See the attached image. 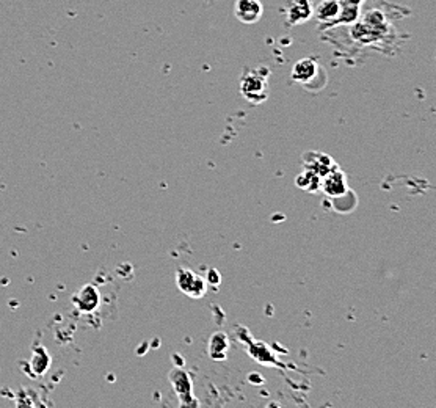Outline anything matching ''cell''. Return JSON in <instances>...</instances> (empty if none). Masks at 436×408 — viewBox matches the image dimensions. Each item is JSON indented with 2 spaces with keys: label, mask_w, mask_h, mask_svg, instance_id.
I'll return each mask as SVG.
<instances>
[{
  "label": "cell",
  "mask_w": 436,
  "mask_h": 408,
  "mask_svg": "<svg viewBox=\"0 0 436 408\" xmlns=\"http://www.w3.org/2000/svg\"><path fill=\"white\" fill-rule=\"evenodd\" d=\"M267 76L264 69H246L242 77V93L248 101L259 104L267 99Z\"/></svg>",
  "instance_id": "1"
},
{
  "label": "cell",
  "mask_w": 436,
  "mask_h": 408,
  "mask_svg": "<svg viewBox=\"0 0 436 408\" xmlns=\"http://www.w3.org/2000/svg\"><path fill=\"white\" fill-rule=\"evenodd\" d=\"M292 79L296 83H300V85L314 92V83H317L316 82L317 79L326 80V73L325 68H322V65H320L316 58H301L300 62H296L294 65Z\"/></svg>",
  "instance_id": "2"
},
{
  "label": "cell",
  "mask_w": 436,
  "mask_h": 408,
  "mask_svg": "<svg viewBox=\"0 0 436 408\" xmlns=\"http://www.w3.org/2000/svg\"><path fill=\"white\" fill-rule=\"evenodd\" d=\"M176 284L185 296L192 298H203L208 292V281L199 277L190 269H179L176 272Z\"/></svg>",
  "instance_id": "3"
},
{
  "label": "cell",
  "mask_w": 436,
  "mask_h": 408,
  "mask_svg": "<svg viewBox=\"0 0 436 408\" xmlns=\"http://www.w3.org/2000/svg\"><path fill=\"white\" fill-rule=\"evenodd\" d=\"M169 382L176 391L181 405H196L198 402L193 398V385L190 374L184 369H173L169 372Z\"/></svg>",
  "instance_id": "4"
},
{
  "label": "cell",
  "mask_w": 436,
  "mask_h": 408,
  "mask_svg": "<svg viewBox=\"0 0 436 408\" xmlns=\"http://www.w3.org/2000/svg\"><path fill=\"white\" fill-rule=\"evenodd\" d=\"M320 190H322L326 196L335 198V200L344 196L349 192L345 173L339 170L337 167L333 168L331 171L326 173V175L320 179Z\"/></svg>",
  "instance_id": "5"
},
{
  "label": "cell",
  "mask_w": 436,
  "mask_h": 408,
  "mask_svg": "<svg viewBox=\"0 0 436 408\" xmlns=\"http://www.w3.org/2000/svg\"><path fill=\"white\" fill-rule=\"evenodd\" d=\"M72 303H74L77 306V309L82 311V313H93V311L99 308L101 303L99 291L92 284L83 286L82 289L76 294L74 298H72Z\"/></svg>",
  "instance_id": "6"
},
{
  "label": "cell",
  "mask_w": 436,
  "mask_h": 408,
  "mask_svg": "<svg viewBox=\"0 0 436 408\" xmlns=\"http://www.w3.org/2000/svg\"><path fill=\"white\" fill-rule=\"evenodd\" d=\"M312 11L311 0H289L286 7L287 22L290 26H299V24L310 21Z\"/></svg>",
  "instance_id": "7"
},
{
  "label": "cell",
  "mask_w": 436,
  "mask_h": 408,
  "mask_svg": "<svg viewBox=\"0 0 436 408\" xmlns=\"http://www.w3.org/2000/svg\"><path fill=\"white\" fill-rule=\"evenodd\" d=\"M303 167H305V170L314 173V175H317L320 179H322V176H325L326 173L331 171L333 168L337 165L331 160L330 155L320 154V153H311L303 158Z\"/></svg>",
  "instance_id": "8"
},
{
  "label": "cell",
  "mask_w": 436,
  "mask_h": 408,
  "mask_svg": "<svg viewBox=\"0 0 436 408\" xmlns=\"http://www.w3.org/2000/svg\"><path fill=\"white\" fill-rule=\"evenodd\" d=\"M262 3L259 0H237L234 13L237 19L244 24H254L262 16Z\"/></svg>",
  "instance_id": "9"
},
{
  "label": "cell",
  "mask_w": 436,
  "mask_h": 408,
  "mask_svg": "<svg viewBox=\"0 0 436 408\" xmlns=\"http://www.w3.org/2000/svg\"><path fill=\"white\" fill-rule=\"evenodd\" d=\"M386 35L385 28H378L374 27L371 24L367 22H358L356 26L352 28V37L355 41H358L361 44H371V43H377V41L383 40Z\"/></svg>",
  "instance_id": "10"
},
{
  "label": "cell",
  "mask_w": 436,
  "mask_h": 408,
  "mask_svg": "<svg viewBox=\"0 0 436 408\" xmlns=\"http://www.w3.org/2000/svg\"><path fill=\"white\" fill-rule=\"evenodd\" d=\"M339 13H341L339 0H322L312 11L319 22H337Z\"/></svg>",
  "instance_id": "11"
},
{
  "label": "cell",
  "mask_w": 436,
  "mask_h": 408,
  "mask_svg": "<svg viewBox=\"0 0 436 408\" xmlns=\"http://www.w3.org/2000/svg\"><path fill=\"white\" fill-rule=\"evenodd\" d=\"M229 350V341L225 333H215L209 341V355L214 359H225Z\"/></svg>",
  "instance_id": "12"
},
{
  "label": "cell",
  "mask_w": 436,
  "mask_h": 408,
  "mask_svg": "<svg viewBox=\"0 0 436 408\" xmlns=\"http://www.w3.org/2000/svg\"><path fill=\"white\" fill-rule=\"evenodd\" d=\"M51 355L44 347H36L32 355V371L35 372V375L46 374V371L51 368Z\"/></svg>",
  "instance_id": "13"
},
{
  "label": "cell",
  "mask_w": 436,
  "mask_h": 408,
  "mask_svg": "<svg viewBox=\"0 0 436 408\" xmlns=\"http://www.w3.org/2000/svg\"><path fill=\"white\" fill-rule=\"evenodd\" d=\"M250 346H251L250 349H248V347H246V350H250L251 357L256 359L258 363H262V364H280L275 359L274 353L270 352L267 344H264V343H251Z\"/></svg>",
  "instance_id": "14"
},
{
  "label": "cell",
  "mask_w": 436,
  "mask_h": 408,
  "mask_svg": "<svg viewBox=\"0 0 436 408\" xmlns=\"http://www.w3.org/2000/svg\"><path fill=\"white\" fill-rule=\"evenodd\" d=\"M341 2V7H355V8H360L362 0H339Z\"/></svg>",
  "instance_id": "15"
}]
</instances>
